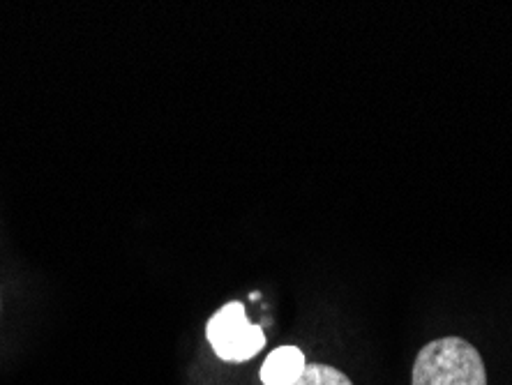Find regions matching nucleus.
Returning <instances> with one entry per match:
<instances>
[{
  "mask_svg": "<svg viewBox=\"0 0 512 385\" xmlns=\"http://www.w3.org/2000/svg\"><path fill=\"white\" fill-rule=\"evenodd\" d=\"M411 385H487L485 362L466 339H434L413 362Z\"/></svg>",
  "mask_w": 512,
  "mask_h": 385,
  "instance_id": "1",
  "label": "nucleus"
},
{
  "mask_svg": "<svg viewBox=\"0 0 512 385\" xmlns=\"http://www.w3.org/2000/svg\"><path fill=\"white\" fill-rule=\"evenodd\" d=\"M206 337L217 358L224 362L250 360L266 344L263 330L247 321L243 303H229L213 314L206 326Z\"/></svg>",
  "mask_w": 512,
  "mask_h": 385,
  "instance_id": "2",
  "label": "nucleus"
},
{
  "mask_svg": "<svg viewBox=\"0 0 512 385\" xmlns=\"http://www.w3.org/2000/svg\"><path fill=\"white\" fill-rule=\"evenodd\" d=\"M307 367L303 351L298 346H280L266 358L261 367L263 385H293Z\"/></svg>",
  "mask_w": 512,
  "mask_h": 385,
  "instance_id": "3",
  "label": "nucleus"
},
{
  "mask_svg": "<svg viewBox=\"0 0 512 385\" xmlns=\"http://www.w3.org/2000/svg\"><path fill=\"white\" fill-rule=\"evenodd\" d=\"M293 385H353V383L349 376L340 372V369L314 362V365L305 367L303 376H300Z\"/></svg>",
  "mask_w": 512,
  "mask_h": 385,
  "instance_id": "4",
  "label": "nucleus"
}]
</instances>
